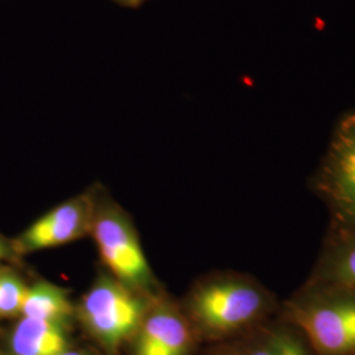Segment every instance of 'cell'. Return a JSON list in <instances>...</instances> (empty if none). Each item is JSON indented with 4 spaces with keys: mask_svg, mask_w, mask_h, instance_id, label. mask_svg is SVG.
Segmentation results:
<instances>
[{
    "mask_svg": "<svg viewBox=\"0 0 355 355\" xmlns=\"http://www.w3.org/2000/svg\"><path fill=\"white\" fill-rule=\"evenodd\" d=\"M89 234L110 275L148 297L159 296L139 233L121 207L96 193Z\"/></svg>",
    "mask_w": 355,
    "mask_h": 355,
    "instance_id": "6da1fadb",
    "label": "cell"
},
{
    "mask_svg": "<svg viewBox=\"0 0 355 355\" xmlns=\"http://www.w3.org/2000/svg\"><path fill=\"white\" fill-rule=\"evenodd\" d=\"M153 299L103 274L82 296L76 312L92 337L116 350L135 336Z\"/></svg>",
    "mask_w": 355,
    "mask_h": 355,
    "instance_id": "7a4b0ae2",
    "label": "cell"
},
{
    "mask_svg": "<svg viewBox=\"0 0 355 355\" xmlns=\"http://www.w3.org/2000/svg\"><path fill=\"white\" fill-rule=\"evenodd\" d=\"M266 306L265 292L240 278L208 280L195 287L187 300L191 320L211 336H225L248 327Z\"/></svg>",
    "mask_w": 355,
    "mask_h": 355,
    "instance_id": "3957f363",
    "label": "cell"
},
{
    "mask_svg": "<svg viewBox=\"0 0 355 355\" xmlns=\"http://www.w3.org/2000/svg\"><path fill=\"white\" fill-rule=\"evenodd\" d=\"M290 316L318 355H355V292L334 287L306 295Z\"/></svg>",
    "mask_w": 355,
    "mask_h": 355,
    "instance_id": "277c9868",
    "label": "cell"
},
{
    "mask_svg": "<svg viewBox=\"0 0 355 355\" xmlns=\"http://www.w3.org/2000/svg\"><path fill=\"white\" fill-rule=\"evenodd\" d=\"M96 192L76 195L38 217L11 242L15 255H26L62 246L89 234Z\"/></svg>",
    "mask_w": 355,
    "mask_h": 355,
    "instance_id": "5b68a950",
    "label": "cell"
},
{
    "mask_svg": "<svg viewBox=\"0 0 355 355\" xmlns=\"http://www.w3.org/2000/svg\"><path fill=\"white\" fill-rule=\"evenodd\" d=\"M318 180L336 212L355 224V112L334 129Z\"/></svg>",
    "mask_w": 355,
    "mask_h": 355,
    "instance_id": "8992f818",
    "label": "cell"
},
{
    "mask_svg": "<svg viewBox=\"0 0 355 355\" xmlns=\"http://www.w3.org/2000/svg\"><path fill=\"white\" fill-rule=\"evenodd\" d=\"M190 321L159 295L133 336L135 355H187L192 345Z\"/></svg>",
    "mask_w": 355,
    "mask_h": 355,
    "instance_id": "52a82bcc",
    "label": "cell"
},
{
    "mask_svg": "<svg viewBox=\"0 0 355 355\" xmlns=\"http://www.w3.org/2000/svg\"><path fill=\"white\" fill-rule=\"evenodd\" d=\"M67 349L66 327L37 318H20L8 340L10 355H61Z\"/></svg>",
    "mask_w": 355,
    "mask_h": 355,
    "instance_id": "ba28073f",
    "label": "cell"
},
{
    "mask_svg": "<svg viewBox=\"0 0 355 355\" xmlns=\"http://www.w3.org/2000/svg\"><path fill=\"white\" fill-rule=\"evenodd\" d=\"M69 292L46 280L28 286L21 318H37L67 327L76 315Z\"/></svg>",
    "mask_w": 355,
    "mask_h": 355,
    "instance_id": "9c48e42d",
    "label": "cell"
},
{
    "mask_svg": "<svg viewBox=\"0 0 355 355\" xmlns=\"http://www.w3.org/2000/svg\"><path fill=\"white\" fill-rule=\"evenodd\" d=\"M28 286L15 271L0 268V318L21 316Z\"/></svg>",
    "mask_w": 355,
    "mask_h": 355,
    "instance_id": "30bf717a",
    "label": "cell"
},
{
    "mask_svg": "<svg viewBox=\"0 0 355 355\" xmlns=\"http://www.w3.org/2000/svg\"><path fill=\"white\" fill-rule=\"evenodd\" d=\"M240 355H308L295 336L286 330H275L248 346Z\"/></svg>",
    "mask_w": 355,
    "mask_h": 355,
    "instance_id": "8fae6325",
    "label": "cell"
},
{
    "mask_svg": "<svg viewBox=\"0 0 355 355\" xmlns=\"http://www.w3.org/2000/svg\"><path fill=\"white\" fill-rule=\"evenodd\" d=\"M325 278L334 287L355 292V240L343 246L330 259Z\"/></svg>",
    "mask_w": 355,
    "mask_h": 355,
    "instance_id": "7c38bea8",
    "label": "cell"
},
{
    "mask_svg": "<svg viewBox=\"0 0 355 355\" xmlns=\"http://www.w3.org/2000/svg\"><path fill=\"white\" fill-rule=\"evenodd\" d=\"M15 255L12 250V243L7 241L1 234H0V262L8 259L10 257Z\"/></svg>",
    "mask_w": 355,
    "mask_h": 355,
    "instance_id": "4fadbf2b",
    "label": "cell"
},
{
    "mask_svg": "<svg viewBox=\"0 0 355 355\" xmlns=\"http://www.w3.org/2000/svg\"><path fill=\"white\" fill-rule=\"evenodd\" d=\"M117 4L123 6V7H128V8H137L140 7L141 4H144L148 0H114Z\"/></svg>",
    "mask_w": 355,
    "mask_h": 355,
    "instance_id": "5bb4252c",
    "label": "cell"
},
{
    "mask_svg": "<svg viewBox=\"0 0 355 355\" xmlns=\"http://www.w3.org/2000/svg\"><path fill=\"white\" fill-rule=\"evenodd\" d=\"M61 355H89L86 352H82V350H71V349H67L64 353Z\"/></svg>",
    "mask_w": 355,
    "mask_h": 355,
    "instance_id": "9a60e30c",
    "label": "cell"
}]
</instances>
